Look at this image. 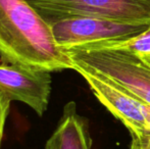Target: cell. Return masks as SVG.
<instances>
[{"mask_svg": "<svg viewBox=\"0 0 150 149\" xmlns=\"http://www.w3.org/2000/svg\"><path fill=\"white\" fill-rule=\"evenodd\" d=\"M0 62L49 73L73 70L49 23L27 0H0Z\"/></svg>", "mask_w": 150, "mask_h": 149, "instance_id": "obj_1", "label": "cell"}, {"mask_svg": "<svg viewBox=\"0 0 150 149\" xmlns=\"http://www.w3.org/2000/svg\"><path fill=\"white\" fill-rule=\"evenodd\" d=\"M73 70L83 68L106 78L150 104V70L137 54L119 49L63 50Z\"/></svg>", "mask_w": 150, "mask_h": 149, "instance_id": "obj_2", "label": "cell"}, {"mask_svg": "<svg viewBox=\"0 0 150 149\" xmlns=\"http://www.w3.org/2000/svg\"><path fill=\"white\" fill-rule=\"evenodd\" d=\"M53 36L62 50L86 48L122 41L141 34L150 22H124L103 18H69L49 23Z\"/></svg>", "mask_w": 150, "mask_h": 149, "instance_id": "obj_3", "label": "cell"}, {"mask_svg": "<svg viewBox=\"0 0 150 149\" xmlns=\"http://www.w3.org/2000/svg\"><path fill=\"white\" fill-rule=\"evenodd\" d=\"M47 20L103 18L150 22V0H27Z\"/></svg>", "mask_w": 150, "mask_h": 149, "instance_id": "obj_4", "label": "cell"}, {"mask_svg": "<svg viewBox=\"0 0 150 149\" xmlns=\"http://www.w3.org/2000/svg\"><path fill=\"white\" fill-rule=\"evenodd\" d=\"M91 91L130 131L132 137L150 136V104L144 102L106 78L83 68H76Z\"/></svg>", "mask_w": 150, "mask_h": 149, "instance_id": "obj_5", "label": "cell"}, {"mask_svg": "<svg viewBox=\"0 0 150 149\" xmlns=\"http://www.w3.org/2000/svg\"><path fill=\"white\" fill-rule=\"evenodd\" d=\"M51 84L49 72L0 64V93L10 101L26 103L39 117H42L48 108Z\"/></svg>", "mask_w": 150, "mask_h": 149, "instance_id": "obj_6", "label": "cell"}, {"mask_svg": "<svg viewBox=\"0 0 150 149\" xmlns=\"http://www.w3.org/2000/svg\"><path fill=\"white\" fill-rule=\"evenodd\" d=\"M45 149H92L89 125L79 114L76 102L69 101L64 105L57 127L46 141Z\"/></svg>", "mask_w": 150, "mask_h": 149, "instance_id": "obj_7", "label": "cell"}, {"mask_svg": "<svg viewBox=\"0 0 150 149\" xmlns=\"http://www.w3.org/2000/svg\"><path fill=\"white\" fill-rule=\"evenodd\" d=\"M119 49L124 51L132 52L137 55L150 53V27L141 34L132 37L130 39L122 40V41H112L107 43L99 44V45L91 46V47L81 48V49Z\"/></svg>", "mask_w": 150, "mask_h": 149, "instance_id": "obj_8", "label": "cell"}, {"mask_svg": "<svg viewBox=\"0 0 150 149\" xmlns=\"http://www.w3.org/2000/svg\"><path fill=\"white\" fill-rule=\"evenodd\" d=\"M10 100L6 98L2 93H0V146L3 139L4 129H5V123L9 112Z\"/></svg>", "mask_w": 150, "mask_h": 149, "instance_id": "obj_9", "label": "cell"}, {"mask_svg": "<svg viewBox=\"0 0 150 149\" xmlns=\"http://www.w3.org/2000/svg\"><path fill=\"white\" fill-rule=\"evenodd\" d=\"M130 149H150V136L145 137H132Z\"/></svg>", "mask_w": 150, "mask_h": 149, "instance_id": "obj_10", "label": "cell"}, {"mask_svg": "<svg viewBox=\"0 0 150 149\" xmlns=\"http://www.w3.org/2000/svg\"><path fill=\"white\" fill-rule=\"evenodd\" d=\"M138 56L141 58V60L144 62L145 66L150 70V53L149 54H140V55H138Z\"/></svg>", "mask_w": 150, "mask_h": 149, "instance_id": "obj_11", "label": "cell"}]
</instances>
